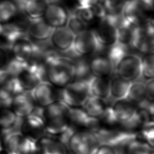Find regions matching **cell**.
I'll use <instances>...</instances> for the list:
<instances>
[{
	"label": "cell",
	"instance_id": "836d02e7",
	"mask_svg": "<svg viewBox=\"0 0 154 154\" xmlns=\"http://www.w3.org/2000/svg\"><path fill=\"white\" fill-rule=\"evenodd\" d=\"M142 140L146 142L152 148L154 143V129L153 123H150L144 126L141 131Z\"/></svg>",
	"mask_w": 154,
	"mask_h": 154
},
{
	"label": "cell",
	"instance_id": "8fae6325",
	"mask_svg": "<svg viewBox=\"0 0 154 154\" xmlns=\"http://www.w3.org/2000/svg\"><path fill=\"white\" fill-rule=\"evenodd\" d=\"M31 94L37 106L43 108L58 100L59 91L48 82L42 81L31 91Z\"/></svg>",
	"mask_w": 154,
	"mask_h": 154
},
{
	"label": "cell",
	"instance_id": "74e56055",
	"mask_svg": "<svg viewBox=\"0 0 154 154\" xmlns=\"http://www.w3.org/2000/svg\"><path fill=\"white\" fill-rule=\"evenodd\" d=\"M94 154H119V152L112 146L100 144Z\"/></svg>",
	"mask_w": 154,
	"mask_h": 154
},
{
	"label": "cell",
	"instance_id": "3957f363",
	"mask_svg": "<svg viewBox=\"0 0 154 154\" xmlns=\"http://www.w3.org/2000/svg\"><path fill=\"white\" fill-rule=\"evenodd\" d=\"M89 96L88 82L72 81L60 90L58 100L70 108H81Z\"/></svg>",
	"mask_w": 154,
	"mask_h": 154
},
{
	"label": "cell",
	"instance_id": "d6986e66",
	"mask_svg": "<svg viewBox=\"0 0 154 154\" xmlns=\"http://www.w3.org/2000/svg\"><path fill=\"white\" fill-rule=\"evenodd\" d=\"M90 72L93 77L109 78L114 69L106 56L96 55L89 61Z\"/></svg>",
	"mask_w": 154,
	"mask_h": 154
},
{
	"label": "cell",
	"instance_id": "d590c367",
	"mask_svg": "<svg viewBox=\"0 0 154 154\" xmlns=\"http://www.w3.org/2000/svg\"><path fill=\"white\" fill-rule=\"evenodd\" d=\"M91 9L94 16L102 19L108 14L102 2H97L91 6Z\"/></svg>",
	"mask_w": 154,
	"mask_h": 154
},
{
	"label": "cell",
	"instance_id": "9a60e30c",
	"mask_svg": "<svg viewBox=\"0 0 154 154\" xmlns=\"http://www.w3.org/2000/svg\"><path fill=\"white\" fill-rule=\"evenodd\" d=\"M37 107L31 91H23L13 98L10 108L17 117L23 119L32 113Z\"/></svg>",
	"mask_w": 154,
	"mask_h": 154
},
{
	"label": "cell",
	"instance_id": "f1b7e54d",
	"mask_svg": "<svg viewBox=\"0 0 154 154\" xmlns=\"http://www.w3.org/2000/svg\"><path fill=\"white\" fill-rule=\"evenodd\" d=\"M18 10L11 0H0V23H7L13 19Z\"/></svg>",
	"mask_w": 154,
	"mask_h": 154
},
{
	"label": "cell",
	"instance_id": "60d3db41",
	"mask_svg": "<svg viewBox=\"0 0 154 154\" xmlns=\"http://www.w3.org/2000/svg\"><path fill=\"white\" fill-rule=\"evenodd\" d=\"M48 4H55V3H57V2L60 1V0H46Z\"/></svg>",
	"mask_w": 154,
	"mask_h": 154
},
{
	"label": "cell",
	"instance_id": "6da1fadb",
	"mask_svg": "<svg viewBox=\"0 0 154 154\" xmlns=\"http://www.w3.org/2000/svg\"><path fill=\"white\" fill-rule=\"evenodd\" d=\"M74 72L73 59L57 54L46 65V81L61 89L73 80Z\"/></svg>",
	"mask_w": 154,
	"mask_h": 154
},
{
	"label": "cell",
	"instance_id": "7402d4cb",
	"mask_svg": "<svg viewBox=\"0 0 154 154\" xmlns=\"http://www.w3.org/2000/svg\"><path fill=\"white\" fill-rule=\"evenodd\" d=\"M131 83L116 75L112 76L109 79V98L114 101L127 99Z\"/></svg>",
	"mask_w": 154,
	"mask_h": 154
},
{
	"label": "cell",
	"instance_id": "8d00e7d4",
	"mask_svg": "<svg viewBox=\"0 0 154 154\" xmlns=\"http://www.w3.org/2000/svg\"><path fill=\"white\" fill-rule=\"evenodd\" d=\"M10 50L2 45H0V69H2L10 58L9 55Z\"/></svg>",
	"mask_w": 154,
	"mask_h": 154
},
{
	"label": "cell",
	"instance_id": "9c48e42d",
	"mask_svg": "<svg viewBox=\"0 0 154 154\" xmlns=\"http://www.w3.org/2000/svg\"><path fill=\"white\" fill-rule=\"evenodd\" d=\"M114 72L121 78L132 82L141 78V57L135 54H126L117 64Z\"/></svg>",
	"mask_w": 154,
	"mask_h": 154
},
{
	"label": "cell",
	"instance_id": "d4e9b609",
	"mask_svg": "<svg viewBox=\"0 0 154 154\" xmlns=\"http://www.w3.org/2000/svg\"><path fill=\"white\" fill-rule=\"evenodd\" d=\"M146 84L144 80H137L131 83L127 99L136 105H139L146 98Z\"/></svg>",
	"mask_w": 154,
	"mask_h": 154
},
{
	"label": "cell",
	"instance_id": "f35d334b",
	"mask_svg": "<svg viewBox=\"0 0 154 154\" xmlns=\"http://www.w3.org/2000/svg\"><path fill=\"white\" fill-rule=\"evenodd\" d=\"M153 79L147 81L146 84V98L150 102H153Z\"/></svg>",
	"mask_w": 154,
	"mask_h": 154
},
{
	"label": "cell",
	"instance_id": "8992f818",
	"mask_svg": "<svg viewBox=\"0 0 154 154\" xmlns=\"http://www.w3.org/2000/svg\"><path fill=\"white\" fill-rule=\"evenodd\" d=\"M94 133L100 144L108 145L115 148L125 146L130 141L138 137L134 131L105 127H100Z\"/></svg>",
	"mask_w": 154,
	"mask_h": 154
},
{
	"label": "cell",
	"instance_id": "277c9868",
	"mask_svg": "<svg viewBox=\"0 0 154 154\" xmlns=\"http://www.w3.org/2000/svg\"><path fill=\"white\" fill-rule=\"evenodd\" d=\"M121 18V13H108L104 18L100 19L97 27L93 31L102 47H109L117 43V27Z\"/></svg>",
	"mask_w": 154,
	"mask_h": 154
},
{
	"label": "cell",
	"instance_id": "ab89813d",
	"mask_svg": "<svg viewBox=\"0 0 154 154\" xmlns=\"http://www.w3.org/2000/svg\"><path fill=\"white\" fill-rule=\"evenodd\" d=\"M6 74L3 71V70L0 69V83L2 81V80L4 79V78L6 76Z\"/></svg>",
	"mask_w": 154,
	"mask_h": 154
},
{
	"label": "cell",
	"instance_id": "b9f144b4",
	"mask_svg": "<svg viewBox=\"0 0 154 154\" xmlns=\"http://www.w3.org/2000/svg\"><path fill=\"white\" fill-rule=\"evenodd\" d=\"M2 32V24L0 23V37L1 36Z\"/></svg>",
	"mask_w": 154,
	"mask_h": 154
},
{
	"label": "cell",
	"instance_id": "bcb514c9",
	"mask_svg": "<svg viewBox=\"0 0 154 154\" xmlns=\"http://www.w3.org/2000/svg\"><path fill=\"white\" fill-rule=\"evenodd\" d=\"M127 1H131V0H127Z\"/></svg>",
	"mask_w": 154,
	"mask_h": 154
},
{
	"label": "cell",
	"instance_id": "30bf717a",
	"mask_svg": "<svg viewBox=\"0 0 154 154\" xmlns=\"http://www.w3.org/2000/svg\"><path fill=\"white\" fill-rule=\"evenodd\" d=\"M16 78L23 91H31L40 82L46 81L45 69L35 64L28 63Z\"/></svg>",
	"mask_w": 154,
	"mask_h": 154
},
{
	"label": "cell",
	"instance_id": "7a4b0ae2",
	"mask_svg": "<svg viewBox=\"0 0 154 154\" xmlns=\"http://www.w3.org/2000/svg\"><path fill=\"white\" fill-rule=\"evenodd\" d=\"M100 143L96 135L88 130L73 131L66 146L72 154H94Z\"/></svg>",
	"mask_w": 154,
	"mask_h": 154
},
{
	"label": "cell",
	"instance_id": "f546056e",
	"mask_svg": "<svg viewBox=\"0 0 154 154\" xmlns=\"http://www.w3.org/2000/svg\"><path fill=\"white\" fill-rule=\"evenodd\" d=\"M108 51L106 55L107 58L109 60L113 69L114 72L117 64L121 60V59L128 52V47L122 44L116 43L115 44L108 47Z\"/></svg>",
	"mask_w": 154,
	"mask_h": 154
},
{
	"label": "cell",
	"instance_id": "5b68a950",
	"mask_svg": "<svg viewBox=\"0 0 154 154\" xmlns=\"http://www.w3.org/2000/svg\"><path fill=\"white\" fill-rule=\"evenodd\" d=\"M3 136L4 147L8 153L35 154L37 141L25 136L19 131L5 134Z\"/></svg>",
	"mask_w": 154,
	"mask_h": 154
},
{
	"label": "cell",
	"instance_id": "ac0fdd59",
	"mask_svg": "<svg viewBox=\"0 0 154 154\" xmlns=\"http://www.w3.org/2000/svg\"><path fill=\"white\" fill-rule=\"evenodd\" d=\"M35 154H67L66 146L58 138L44 135L36 141Z\"/></svg>",
	"mask_w": 154,
	"mask_h": 154
},
{
	"label": "cell",
	"instance_id": "4fadbf2b",
	"mask_svg": "<svg viewBox=\"0 0 154 154\" xmlns=\"http://www.w3.org/2000/svg\"><path fill=\"white\" fill-rule=\"evenodd\" d=\"M75 35L66 26L54 29L49 43L55 51L67 52L72 49Z\"/></svg>",
	"mask_w": 154,
	"mask_h": 154
},
{
	"label": "cell",
	"instance_id": "484cf974",
	"mask_svg": "<svg viewBox=\"0 0 154 154\" xmlns=\"http://www.w3.org/2000/svg\"><path fill=\"white\" fill-rule=\"evenodd\" d=\"M75 72L73 81H84L90 83L93 78L89 67V62L82 58L73 60Z\"/></svg>",
	"mask_w": 154,
	"mask_h": 154
},
{
	"label": "cell",
	"instance_id": "ffe728a7",
	"mask_svg": "<svg viewBox=\"0 0 154 154\" xmlns=\"http://www.w3.org/2000/svg\"><path fill=\"white\" fill-rule=\"evenodd\" d=\"M43 14L45 20L54 28L64 26L66 25L67 13L63 7L57 4L48 5Z\"/></svg>",
	"mask_w": 154,
	"mask_h": 154
},
{
	"label": "cell",
	"instance_id": "7c38bea8",
	"mask_svg": "<svg viewBox=\"0 0 154 154\" xmlns=\"http://www.w3.org/2000/svg\"><path fill=\"white\" fill-rule=\"evenodd\" d=\"M116 124L125 126L135 116L137 106L128 99L115 100L110 105Z\"/></svg>",
	"mask_w": 154,
	"mask_h": 154
},
{
	"label": "cell",
	"instance_id": "44dd1931",
	"mask_svg": "<svg viewBox=\"0 0 154 154\" xmlns=\"http://www.w3.org/2000/svg\"><path fill=\"white\" fill-rule=\"evenodd\" d=\"M144 12L138 0H131L125 2L121 14L127 22L132 24H140L143 18Z\"/></svg>",
	"mask_w": 154,
	"mask_h": 154
},
{
	"label": "cell",
	"instance_id": "ee69618b",
	"mask_svg": "<svg viewBox=\"0 0 154 154\" xmlns=\"http://www.w3.org/2000/svg\"><path fill=\"white\" fill-rule=\"evenodd\" d=\"M8 154H17V153H8Z\"/></svg>",
	"mask_w": 154,
	"mask_h": 154
},
{
	"label": "cell",
	"instance_id": "1f68e13d",
	"mask_svg": "<svg viewBox=\"0 0 154 154\" xmlns=\"http://www.w3.org/2000/svg\"><path fill=\"white\" fill-rule=\"evenodd\" d=\"M125 2V0H102V3L108 13L120 14Z\"/></svg>",
	"mask_w": 154,
	"mask_h": 154
},
{
	"label": "cell",
	"instance_id": "4dcf8cb0",
	"mask_svg": "<svg viewBox=\"0 0 154 154\" xmlns=\"http://www.w3.org/2000/svg\"><path fill=\"white\" fill-rule=\"evenodd\" d=\"M67 13L66 26L75 35L87 29V24L77 16L73 10H69Z\"/></svg>",
	"mask_w": 154,
	"mask_h": 154
},
{
	"label": "cell",
	"instance_id": "ba28073f",
	"mask_svg": "<svg viewBox=\"0 0 154 154\" xmlns=\"http://www.w3.org/2000/svg\"><path fill=\"white\" fill-rule=\"evenodd\" d=\"M19 132L35 141L45 135V121L42 114V108L37 106L32 113L21 119Z\"/></svg>",
	"mask_w": 154,
	"mask_h": 154
},
{
	"label": "cell",
	"instance_id": "cb8c5ba5",
	"mask_svg": "<svg viewBox=\"0 0 154 154\" xmlns=\"http://www.w3.org/2000/svg\"><path fill=\"white\" fill-rule=\"evenodd\" d=\"M109 78L93 77L89 83L90 95L103 100L109 98Z\"/></svg>",
	"mask_w": 154,
	"mask_h": 154
},
{
	"label": "cell",
	"instance_id": "52a82bcc",
	"mask_svg": "<svg viewBox=\"0 0 154 154\" xmlns=\"http://www.w3.org/2000/svg\"><path fill=\"white\" fill-rule=\"evenodd\" d=\"M93 30L85 29L75 37L72 52L75 56L92 55L102 49Z\"/></svg>",
	"mask_w": 154,
	"mask_h": 154
},
{
	"label": "cell",
	"instance_id": "d6a6232c",
	"mask_svg": "<svg viewBox=\"0 0 154 154\" xmlns=\"http://www.w3.org/2000/svg\"><path fill=\"white\" fill-rule=\"evenodd\" d=\"M73 10L77 16L86 24L91 22L94 17L91 9V7L80 6L77 5Z\"/></svg>",
	"mask_w": 154,
	"mask_h": 154
},
{
	"label": "cell",
	"instance_id": "e575fe53",
	"mask_svg": "<svg viewBox=\"0 0 154 154\" xmlns=\"http://www.w3.org/2000/svg\"><path fill=\"white\" fill-rule=\"evenodd\" d=\"M13 97L0 89V109L11 108Z\"/></svg>",
	"mask_w": 154,
	"mask_h": 154
},
{
	"label": "cell",
	"instance_id": "7bdbcfd3",
	"mask_svg": "<svg viewBox=\"0 0 154 154\" xmlns=\"http://www.w3.org/2000/svg\"><path fill=\"white\" fill-rule=\"evenodd\" d=\"M2 143H1V141L0 140V152L2 151Z\"/></svg>",
	"mask_w": 154,
	"mask_h": 154
},
{
	"label": "cell",
	"instance_id": "4316f807",
	"mask_svg": "<svg viewBox=\"0 0 154 154\" xmlns=\"http://www.w3.org/2000/svg\"><path fill=\"white\" fill-rule=\"evenodd\" d=\"M125 154H152L153 148L146 142L138 137L128 143L125 146Z\"/></svg>",
	"mask_w": 154,
	"mask_h": 154
},
{
	"label": "cell",
	"instance_id": "83f0119b",
	"mask_svg": "<svg viewBox=\"0 0 154 154\" xmlns=\"http://www.w3.org/2000/svg\"><path fill=\"white\" fill-rule=\"evenodd\" d=\"M141 78L147 82L153 79L154 60L153 53L149 52L143 54L141 58Z\"/></svg>",
	"mask_w": 154,
	"mask_h": 154
},
{
	"label": "cell",
	"instance_id": "e0dca14e",
	"mask_svg": "<svg viewBox=\"0 0 154 154\" xmlns=\"http://www.w3.org/2000/svg\"><path fill=\"white\" fill-rule=\"evenodd\" d=\"M69 117L73 126L81 127L93 132L100 127L99 119L89 116L82 108H70Z\"/></svg>",
	"mask_w": 154,
	"mask_h": 154
},
{
	"label": "cell",
	"instance_id": "2e32d148",
	"mask_svg": "<svg viewBox=\"0 0 154 154\" xmlns=\"http://www.w3.org/2000/svg\"><path fill=\"white\" fill-rule=\"evenodd\" d=\"M34 49V42L26 34L12 44L10 52L13 58L19 61L28 63L32 57Z\"/></svg>",
	"mask_w": 154,
	"mask_h": 154
},
{
	"label": "cell",
	"instance_id": "5bb4252c",
	"mask_svg": "<svg viewBox=\"0 0 154 154\" xmlns=\"http://www.w3.org/2000/svg\"><path fill=\"white\" fill-rule=\"evenodd\" d=\"M54 28L50 26L43 18L29 19L26 27L28 37L34 42H43L49 40Z\"/></svg>",
	"mask_w": 154,
	"mask_h": 154
},
{
	"label": "cell",
	"instance_id": "603a6c76",
	"mask_svg": "<svg viewBox=\"0 0 154 154\" xmlns=\"http://www.w3.org/2000/svg\"><path fill=\"white\" fill-rule=\"evenodd\" d=\"M107 106L105 100L90 95L81 108L89 116L99 119L105 112Z\"/></svg>",
	"mask_w": 154,
	"mask_h": 154
},
{
	"label": "cell",
	"instance_id": "f6af8a7d",
	"mask_svg": "<svg viewBox=\"0 0 154 154\" xmlns=\"http://www.w3.org/2000/svg\"><path fill=\"white\" fill-rule=\"evenodd\" d=\"M0 131H1V129H0Z\"/></svg>",
	"mask_w": 154,
	"mask_h": 154
}]
</instances>
